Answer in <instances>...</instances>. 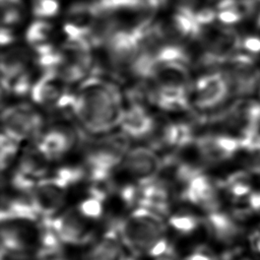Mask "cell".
Returning a JSON list of instances; mask_svg holds the SVG:
<instances>
[{
	"label": "cell",
	"instance_id": "obj_13",
	"mask_svg": "<svg viewBox=\"0 0 260 260\" xmlns=\"http://www.w3.org/2000/svg\"><path fill=\"white\" fill-rule=\"evenodd\" d=\"M1 220L7 221H40L38 212L29 194L3 199L1 207Z\"/></svg>",
	"mask_w": 260,
	"mask_h": 260
},
{
	"label": "cell",
	"instance_id": "obj_14",
	"mask_svg": "<svg viewBox=\"0 0 260 260\" xmlns=\"http://www.w3.org/2000/svg\"><path fill=\"white\" fill-rule=\"evenodd\" d=\"M66 81L54 70L47 72L32 85L31 98L36 103L42 105H50L58 103L64 94V83Z\"/></svg>",
	"mask_w": 260,
	"mask_h": 260
},
{
	"label": "cell",
	"instance_id": "obj_12",
	"mask_svg": "<svg viewBox=\"0 0 260 260\" xmlns=\"http://www.w3.org/2000/svg\"><path fill=\"white\" fill-rule=\"evenodd\" d=\"M124 133L132 138H143L154 130V121L145 109L137 103L132 104L123 112L121 124Z\"/></svg>",
	"mask_w": 260,
	"mask_h": 260
},
{
	"label": "cell",
	"instance_id": "obj_10",
	"mask_svg": "<svg viewBox=\"0 0 260 260\" xmlns=\"http://www.w3.org/2000/svg\"><path fill=\"white\" fill-rule=\"evenodd\" d=\"M138 184V183H137ZM140 201L138 206L146 207L161 215L168 214L171 207V194L169 186L154 178L139 184Z\"/></svg>",
	"mask_w": 260,
	"mask_h": 260
},
{
	"label": "cell",
	"instance_id": "obj_2",
	"mask_svg": "<svg viewBox=\"0 0 260 260\" xmlns=\"http://www.w3.org/2000/svg\"><path fill=\"white\" fill-rule=\"evenodd\" d=\"M123 245L135 256L147 255L152 247L166 237L162 215L143 206L133 209L129 216L118 220Z\"/></svg>",
	"mask_w": 260,
	"mask_h": 260
},
{
	"label": "cell",
	"instance_id": "obj_6",
	"mask_svg": "<svg viewBox=\"0 0 260 260\" xmlns=\"http://www.w3.org/2000/svg\"><path fill=\"white\" fill-rule=\"evenodd\" d=\"M180 197L183 201L198 206L206 212L219 209L217 186L202 171L182 186Z\"/></svg>",
	"mask_w": 260,
	"mask_h": 260
},
{
	"label": "cell",
	"instance_id": "obj_19",
	"mask_svg": "<svg viewBox=\"0 0 260 260\" xmlns=\"http://www.w3.org/2000/svg\"><path fill=\"white\" fill-rule=\"evenodd\" d=\"M201 223L202 220L189 211H178L169 217V225L180 236L193 235Z\"/></svg>",
	"mask_w": 260,
	"mask_h": 260
},
{
	"label": "cell",
	"instance_id": "obj_1",
	"mask_svg": "<svg viewBox=\"0 0 260 260\" xmlns=\"http://www.w3.org/2000/svg\"><path fill=\"white\" fill-rule=\"evenodd\" d=\"M72 110L92 133H104L121 124L124 112L116 87L96 77L82 82Z\"/></svg>",
	"mask_w": 260,
	"mask_h": 260
},
{
	"label": "cell",
	"instance_id": "obj_31",
	"mask_svg": "<svg viewBox=\"0 0 260 260\" xmlns=\"http://www.w3.org/2000/svg\"><path fill=\"white\" fill-rule=\"evenodd\" d=\"M59 260H62V259H59Z\"/></svg>",
	"mask_w": 260,
	"mask_h": 260
},
{
	"label": "cell",
	"instance_id": "obj_18",
	"mask_svg": "<svg viewBox=\"0 0 260 260\" xmlns=\"http://www.w3.org/2000/svg\"><path fill=\"white\" fill-rule=\"evenodd\" d=\"M27 54L23 49H11L1 58V78H8L25 72Z\"/></svg>",
	"mask_w": 260,
	"mask_h": 260
},
{
	"label": "cell",
	"instance_id": "obj_23",
	"mask_svg": "<svg viewBox=\"0 0 260 260\" xmlns=\"http://www.w3.org/2000/svg\"><path fill=\"white\" fill-rule=\"evenodd\" d=\"M1 20L3 26L19 22L23 14L22 0H1Z\"/></svg>",
	"mask_w": 260,
	"mask_h": 260
},
{
	"label": "cell",
	"instance_id": "obj_30",
	"mask_svg": "<svg viewBox=\"0 0 260 260\" xmlns=\"http://www.w3.org/2000/svg\"><path fill=\"white\" fill-rule=\"evenodd\" d=\"M120 260H138L137 258L133 257V256H125V255H122L121 259Z\"/></svg>",
	"mask_w": 260,
	"mask_h": 260
},
{
	"label": "cell",
	"instance_id": "obj_29",
	"mask_svg": "<svg viewBox=\"0 0 260 260\" xmlns=\"http://www.w3.org/2000/svg\"><path fill=\"white\" fill-rule=\"evenodd\" d=\"M153 260H177V255L175 252V249L173 248V246L164 254L153 258Z\"/></svg>",
	"mask_w": 260,
	"mask_h": 260
},
{
	"label": "cell",
	"instance_id": "obj_11",
	"mask_svg": "<svg viewBox=\"0 0 260 260\" xmlns=\"http://www.w3.org/2000/svg\"><path fill=\"white\" fill-rule=\"evenodd\" d=\"M73 144L74 134L70 130L52 129L40 137L36 146L51 161L63 157Z\"/></svg>",
	"mask_w": 260,
	"mask_h": 260
},
{
	"label": "cell",
	"instance_id": "obj_24",
	"mask_svg": "<svg viewBox=\"0 0 260 260\" xmlns=\"http://www.w3.org/2000/svg\"><path fill=\"white\" fill-rule=\"evenodd\" d=\"M19 142L20 141L14 139V138H11L4 133L1 134L0 150H1V169H2V171H4L14 159L17 149H18Z\"/></svg>",
	"mask_w": 260,
	"mask_h": 260
},
{
	"label": "cell",
	"instance_id": "obj_27",
	"mask_svg": "<svg viewBox=\"0 0 260 260\" xmlns=\"http://www.w3.org/2000/svg\"><path fill=\"white\" fill-rule=\"evenodd\" d=\"M249 245L251 250L260 255V229H257L249 236Z\"/></svg>",
	"mask_w": 260,
	"mask_h": 260
},
{
	"label": "cell",
	"instance_id": "obj_9",
	"mask_svg": "<svg viewBox=\"0 0 260 260\" xmlns=\"http://www.w3.org/2000/svg\"><path fill=\"white\" fill-rule=\"evenodd\" d=\"M122 245L118 220H113L102 238L85 253L83 260H120Z\"/></svg>",
	"mask_w": 260,
	"mask_h": 260
},
{
	"label": "cell",
	"instance_id": "obj_28",
	"mask_svg": "<svg viewBox=\"0 0 260 260\" xmlns=\"http://www.w3.org/2000/svg\"><path fill=\"white\" fill-rule=\"evenodd\" d=\"M13 41V35L11 34L8 26H2L0 32V42L2 46L8 45Z\"/></svg>",
	"mask_w": 260,
	"mask_h": 260
},
{
	"label": "cell",
	"instance_id": "obj_20",
	"mask_svg": "<svg viewBox=\"0 0 260 260\" xmlns=\"http://www.w3.org/2000/svg\"><path fill=\"white\" fill-rule=\"evenodd\" d=\"M50 177L59 185H61L65 189H68L84 179L86 177V171L84 167L66 166L57 169Z\"/></svg>",
	"mask_w": 260,
	"mask_h": 260
},
{
	"label": "cell",
	"instance_id": "obj_26",
	"mask_svg": "<svg viewBox=\"0 0 260 260\" xmlns=\"http://www.w3.org/2000/svg\"><path fill=\"white\" fill-rule=\"evenodd\" d=\"M184 260H216V257L207 247L199 246L191 251Z\"/></svg>",
	"mask_w": 260,
	"mask_h": 260
},
{
	"label": "cell",
	"instance_id": "obj_4",
	"mask_svg": "<svg viewBox=\"0 0 260 260\" xmlns=\"http://www.w3.org/2000/svg\"><path fill=\"white\" fill-rule=\"evenodd\" d=\"M86 218L77 209H69L50 217V221L63 244L81 246L90 243L93 238Z\"/></svg>",
	"mask_w": 260,
	"mask_h": 260
},
{
	"label": "cell",
	"instance_id": "obj_21",
	"mask_svg": "<svg viewBox=\"0 0 260 260\" xmlns=\"http://www.w3.org/2000/svg\"><path fill=\"white\" fill-rule=\"evenodd\" d=\"M53 25L44 20L32 22L26 31L27 42L36 48L49 45L48 42L53 34Z\"/></svg>",
	"mask_w": 260,
	"mask_h": 260
},
{
	"label": "cell",
	"instance_id": "obj_25",
	"mask_svg": "<svg viewBox=\"0 0 260 260\" xmlns=\"http://www.w3.org/2000/svg\"><path fill=\"white\" fill-rule=\"evenodd\" d=\"M59 10L58 0H35L34 13L40 17L54 16Z\"/></svg>",
	"mask_w": 260,
	"mask_h": 260
},
{
	"label": "cell",
	"instance_id": "obj_15",
	"mask_svg": "<svg viewBox=\"0 0 260 260\" xmlns=\"http://www.w3.org/2000/svg\"><path fill=\"white\" fill-rule=\"evenodd\" d=\"M204 222L208 233L218 242H231L239 233L235 218L220 209L207 212Z\"/></svg>",
	"mask_w": 260,
	"mask_h": 260
},
{
	"label": "cell",
	"instance_id": "obj_22",
	"mask_svg": "<svg viewBox=\"0 0 260 260\" xmlns=\"http://www.w3.org/2000/svg\"><path fill=\"white\" fill-rule=\"evenodd\" d=\"M104 202L105 200L88 193V196L78 203L76 209L88 220L99 219L104 214Z\"/></svg>",
	"mask_w": 260,
	"mask_h": 260
},
{
	"label": "cell",
	"instance_id": "obj_8",
	"mask_svg": "<svg viewBox=\"0 0 260 260\" xmlns=\"http://www.w3.org/2000/svg\"><path fill=\"white\" fill-rule=\"evenodd\" d=\"M199 158L206 164H218L229 159L237 149L234 139L223 136H203L193 141Z\"/></svg>",
	"mask_w": 260,
	"mask_h": 260
},
{
	"label": "cell",
	"instance_id": "obj_5",
	"mask_svg": "<svg viewBox=\"0 0 260 260\" xmlns=\"http://www.w3.org/2000/svg\"><path fill=\"white\" fill-rule=\"evenodd\" d=\"M122 170L136 180V183H144L156 178L162 169V159L147 147H135L126 152L122 164Z\"/></svg>",
	"mask_w": 260,
	"mask_h": 260
},
{
	"label": "cell",
	"instance_id": "obj_17",
	"mask_svg": "<svg viewBox=\"0 0 260 260\" xmlns=\"http://www.w3.org/2000/svg\"><path fill=\"white\" fill-rule=\"evenodd\" d=\"M225 194L236 202H249L251 195L254 192L250 176L246 173H235L229 176L222 183Z\"/></svg>",
	"mask_w": 260,
	"mask_h": 260
},
{
	"label": "cell",
	"instance_id": "obj_3",
	"mask_svg": "<svg viewBox=\"0 0 260 260\" xmlns=\"http://www.w3.org/2000/svg\"><path fill=\"white\" fill-rule=\"evenodd\" d=\"M43 120L32 108L19 105L7 108L2 113V133L18 141L37 136L42 128Z\"/></svg>",
	"mask_w": 260,
	"mask_h": 260
},
{
	"label": "cell",
	"instance_id": "obj_16",
	"mask_svg": "<svg viewBox=\"0 0 260 260\" xmlns=\"http://www.w3.org/2000/svg\"><path fill=\"white\" fill-rule=\"evenodd\" d=\"M223 93L224 84L219 76H204L197 81L195 103L199 108H209L220 101Z\"/></svg>",
	"mask_w": 260,
	"mask_h": 260
},
{
	"label": "cell",
	"instance_id": "obj_7",
	"mask_svg": "<svg viewBox=\"0 0 260 260\" xmlns=\"http://www.w3.org/2000/svg\"><path fill=\"white\" fill-rule=\"evenodd\" d=\"M66 191L67 189L51 177H46L38 183L29 196L41 215V219L55 216L65 203Z\"/></svg>",
	"mask_w": 260,
	"mask_h": 260
}]
</instances>
